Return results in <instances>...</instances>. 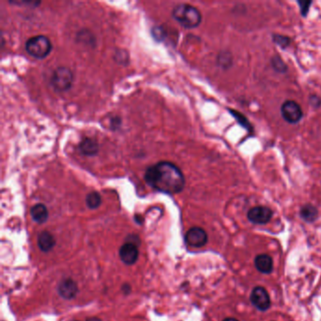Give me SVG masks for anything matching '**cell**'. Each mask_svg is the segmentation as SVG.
I'll use <instances>...</instances> for the list:
<instances>
[{"instance_id":"6da1fadb","label":"cell","mask_w":321,"mask_h":321,"mask_svg":"<svg viewBox=\"0 0 321 321\" xmlns=\"http://www.w3.org/2000/svg\"><path fill=\"white\" fill-rule=\"evenodd\" d=\"M145 181L155 190L167 194L178 193L185 186L183 172L169 161H160L149 167L145 172Z\"/></svg>"},{"instance_id":"7a4b0ae2","label":"cell","mask_w":321,"mask_h":321,"mask_svg":"<svg viewBox=\"0 0 321 321\" xmlns=\"http://www.w3.org/2000/svg\"><path fill=\"white\" fill-rule=\"evenodd\" d=\"M171 14L172 17L186 29H194L201 24L200 10L190 4L182 3L176 5L172 9Z\"/></svg>"},{"instance_id":"3957f363","label":"cell","mask_w":321,"mask_h":321,"mask_svg":"<svg viewBox=\"0 0 321 321\" xmlns=\"http://www.w3.org/2000/svg\"><path fill=\"white\" fill-rule=\"evenodd\" d=\"M51 49L50 40L43 35L31 37L26 42V50L35 59L45 58L50 53Z\"/></svg>"},{"instance_id":"277c9868","label":"cell","mask_w":321,"mask_h":321,"mask_svg":"<svg viewBox=\"0 0 321 321\" xmlns=\"http://www.w3.org/2000/svg\"><path fill=\"white\" fill-rule=\"evenodd\" d=\"M73 81L74 76L72 71L64 66H60L55 69L51 76V85L57 91H66L69 90Z\"/></svg>"},{"instance_id":"5b68a950","label":"cell","mask_w":321,"mask_h":321,"mask_svg":"<svg viewBox=\"0 0 321 321\" xmlns=\"http://www.w3.org/2000/svg\"><path fill=\"white\" fill-rule=\"evenodd\" d=\"M281 113L284 120L292 124L298 123L303 117L301 106L295 101H285L281 105Z\"/></svg>"},{"instance_id":"8992f818","label":"cell","mask_w":321,"mask_h":321,"mask_svg":"<svg viewBox=\"0 0 321 321\" xmlns=\"http://www.w3.org/2000/svg\"><path fill=\"white\" fill-rule=\"evenodd\" d=\"M252 305L260 311H267L271 307V298L268 291L263 286H255L251 293Z\"/></svg>"},{"instance_id":"52a82bcc","label":"cell","mask_w":321,"mask_h":321,"mask_svg":"<svg viewBox=\"0 0 321 321\" xmlns=\"http://www.w3.org/2000/svg\"><path fill=\"white\" fill-rule=\"evenodd\" d=\"M208 241L206 232L201 227H192L185 236L186 243L193 248H201Z\"/></svg>"},{"instance_id":"ba28073f","label":"cell","mask_w":321,"mask_h":321,"mask_svg":"<svg viewBox=\"0 0 321 321\" xmlns=\"http://www.w3.org/2000/svg\"><path fill=\"white\" fill-rule=\"evenodd\" d=\"M248 220L254 224H267L271 221L273 212L267 206H254L248 212Z\"/></svg>"},{"instance_id":"9c48e42d","label":"cell","mask_w":321,"mask_h":321,"mask_svg":"<svg viewBox=\"0 0 321 321\" xmlns=\"http://www.w3.org/2000/svg\"><path fill=\"white\" fill-rule=\"evenodd\" d=\"M120 257L121 261L126 265H133L138 260L139 249L135 243L126 242L120 249Z\"/></svg>"},{"instance_id":"30bf717a","label":"cell","mask_w":321,"mask_h":321,"mask_svg":"<svg viewBox=\"0 0 321 321\" xmlns=\"http://www.w3.org/2000/svg\"><path fill=\"white\" fill-rule=\"evenodd\" d=\"M58 292L60 297L63 298L64 300H72L77 296L79 292V287L77 282L74 280L65 279L60 281L58 286Z\"/></svg>"},{"instance_id":"8fae6325","label":"cell","mask_w":321,"mask_h":321,"mask_svg":"<svg viewBox=\"0 0 321 321\" xmlns=\"http://www.w3.org/2000/svg\"><path fill=\"white\" fill-rule=\"evenodd\" d=\"M254 266L263 274H270L273 271V260L269 254H259L254 259Z\"/></svg>"},{"instance_id":"7c38bea8","label":"cell","mask_w":321,"mask_h":321,"mask_svg":"<svg viewBox=\"0 0 321 321\" xmlns=\"http://www.w3.org/2000/svg\"><path fill=\"white\" fill-rule=\"evenodd\" d=\"M30 215H31V218L33 219V221L41 224L47 221L48 210L44 204L37 203L31 207Z\"/></svg>"},{"instance_id":"4fadbf2b","label":"cell","mask_w":321,"mask_h":321,"mask_svg":"<svg viewBox=\"0 0 321 321\" xmlns=\"http://www.w3.org/2000/svg\"><path fill=\"white\" fill-rule=\"evenodd\" d=\"M98 149H99V145L97 141L91 138H85L80 143V150L81 153L88 157L95 156L98 153Z\"/></svg>"},{"instance_id":"5bb4252c","label":"cell","mask_w":321,"mask_h":321,"mask_svg":"<svg viewBox=\"0 0 321 321\" xmlns=\"http://www.w3.org/2000/svg\"><path fill=\"white\" fill-rule=\"evenodd\" d=\"M38 246L40 249V251L47 252V251H51L55 244H56V241L54 239V237L52 236V234L47 231H43L40 233L38 237Z\"/></svg>"},{"instance_id":"9a60e30c","label":"cell","mask_w":321,"mask_h":321,"mask_svg":"<svg viewBox=\"0 0 321 321\" xmlns=\"http://www.w3.org/2000/svg\"><path fill=\"white\" fill-rule=\"evenodd\" d=\"M300 215H301V219L303 221H307V222H313V221H315L318 219L319 210L313 204L307 203V204H305V205H303L301 207Z\"/></svg>"},{"instance_id":"2e32d148","label":"cell","mask_w":321,"mask_h":321,"mask_svg":"<svg viewBox=\"0 0 321 321\" xmlns=\"http://www.w3.org/2000/svg\"><path fill=\"white\" fill-rule=\"evenodd\" d=\"M101 201H102L101 195L96 191L90 192L86 197V203H87L88 207L90 209L97 208L100 205Z\"/></svg>"},{"instance_id":"e0dca14e","label":"cell","mask_w":321,"mask_h":321,"mask_svg":"<svg viewBox=\"0 0 321 321\" xmlns=\"http://www.w3.org/2000/svg\"><path fill=\"white\" fill-rule=\"evenodd\" d=\"M229 112H231V114L234 116V118H235V119L237 120V121L241 124V126H243V127L246 128L247 130H252V128H251V124L250 123V121L248 120V119H247L244 115H242L241 112L234 111V110H229Z\"/></svg>"},{"instance_id":"ac0fdd59","label":"cell","mask_w":321,"mask_h":321,"mask_svg":"<svg viewBox=\"0 0 321 321\" xmlns=\"http://www.w3.org/2000/svg\"><path fill=\"white\" fill-rule=\"evenodd\" d=\"M272 67L274 68V70L277 71V72H280V73H283L285 71L287 70V67L286 65L284 64V62L281 60V58L279 57H274L272 59Z\"/></svg>"},{"instance_id":"d6986e66","label":"cell","mask_w":321,"mask_h":321,"mask_svg":"<svg viewBox=\"0 0 321 321\" xmlns=\"http://www.w3.org/2000/svg\"><path fill=\"white\" fill-rule=\"evenodd\" d=\"M273 41L276 42L279 46L284 48V47L288 46V44L290 43V39L288 37L281 36V35H274L273 36Z\"/></svg>"},{"instance_id":"ffe728a7","label":"cell","mask_w":321,"mask_h":321,"mask_svg":"<svg viewBox=\"0 0 321 321\" xmlns=\"http://www.w3.org/2000/svg\"><path fill=\"white\" fill-rule=\"evenodd\" d=\"M219 62L221 64V67H229L231 64L232 59L230 55L228 53H223L221 54L220 58H219Z\"/></svg>"},{"instance_id":"44dd1931","label":"cell","mask_w":321,"mask_h":321,"mask_svg":"<svg viewBox=\"0 0 321 321\" xmlns=\"http://www.w3.org/2000/svg\"><path fill=\"white\" fill-rule=\"evenodd\" d=\"M299 5H300V8H301V12L302 14V16H306L307 13H308V10H309V8L311 6L312 2L311 1H299L298 2Z\"/></svg>"},{"instance_id":"7402d4cb","label":"cell","mask_w":321,"mask_h":321,"mask_svg":"<svg viewBox=\"0 0 321 321\" xmlns=\"http://www.w3.org/2000/svg\"><path fill=\"white\" fill-rule=\"evenodd\" d=\"M153 34H154V37L158 40H160L162 39V37L164 36V30H162L161 28H156L153 30Z\"/></svg>"},{"instance_id":"603a6c76","label":"cell","mask_w":321,"mask_h":321,"mask_svg":"<svg viewBox=\"0 0 321 321\" xmlns=\"http://www.w3.org/2000/svg\"><path fill=\"white\" fill-rule=\"evenodd\" d=\"M310 102H311L312 106L314 107H321V99L318 96H313L310 98Z\"/></svg>"},{"instance_id":"cb8c5ba5","label":"cell","mask_w":321,"mask_h":321,"mask_svg":"<svg viewBox=\"0 0 321 321\" xmlns=\"http://www.w3.org/2000/svg\"><path fill=\"white\" fill-rule=\"evenodd\" d=\"M120 123H121V120H120V118H118V117L113 118V119L111 120L112 127H114V128H116V125H115V124H117V126H120Z\"/></svg>"},{"instance_id":"d4e9b609","label":"cell","mask_w":321,"mask_h":321,"mask_svg":"<svg viewBox=\"0 0 321 321\" xmlns=\"http://www.w3.org/2000/svg\"><path fill=\"white\" fill-rule=\"evenodd\" d=\"M122 290H124V291H125V293L127 294V293H129V292H130V286H129V285H127V284H124V285H123V287H122Z\"/></svg>"},{"instance_id":"484cf974","label":"cell","mask_w":321,"mask_h":321,"mask_svg":"<svg viewBox=\"0 0 321 321\" xmlns=\"http://www.w3.org/2000/svg\"><path fill=\"white\" fill-rule=\"evenodd\" d=\"M87 321H101L100 319H98V318H90V319H88V320H87Z\"/></svg>"},{"instance_id":"4316f807","label":"cell","mask_w":321,"mask_h":321,"mask_svg":"<svg viewBox=\"0 0 321 321\" xmlns=\"http://www.w3.org/2000/svg\"><path fill=\"white\" fill-rule=\"evenodd\" d=\"M239 321L237 319H235V318H227V319H225L224 321Z\"/></svg>"}]
</instances>
